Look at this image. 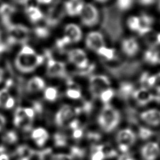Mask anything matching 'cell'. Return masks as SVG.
<instances>
[{"label":"cell","mask_w":160,"mask_h":160,"mask_svg":"<svg viewBox=\"0 0 160 160\" xmlns=\"http://www.w3.org/2000/svg\"><path fill=\"white\" fill-rule=\"evenodd\" d=\"M43 56L38 54L31 46L24 45L14 59V66L18 71L28 74L34 71L43 62Z\"/></svg>","instance_id":"1"},{"label":"cell","mask_w":160,"mask_h":160,"mask_svg":"<svg viewBox=\"0 0 160 160\" xmlns=\"http://www.w3.org/2000/svg\"><path fill=\"white\" fill-rule=\"evenodd\" d=\"M102 28L112 41H118L123 31L122 18L117 8L110 6L103 11Z\"/></svg>","instance_id":"2"},{"label":"cell","mask_w":160,"mask_h":160,"mask_svg":"<svg viewBox=\"0 0 160 160\" xmlns=\"http://www.w3.org/2000/svg\"><path fill=\"white\" fill-rule=\"evenodd\" d=\"M98 121L103 131L107 132H111L118 126L120 121V114L116 108L107 104L102 109Z\"/></svg>","instance_id":"3"},{"label":"cell","mask_w":160,"mask_h":160,"mask_svg":"<svg viewBox=\"0 0 160 160\" xmlns=\"http://www.w3.org/2000/svg\"><path fill=\"white\" fill-rule=\"evenodd\" d=\"M141 64L138 61L124 62L116 66L108 67V71L118 78H130L136 74L140 69Z\"/></svg>","instance_id":"4"},{"label":"cell","mask_w":160,"mask_h":160,"mask_svg":"<svg viewBox=\"0 0 160 160\" xmlns=\"http://www.w3.org/2000/svg\"><path fill=\"white\" fill-rule=\"evenodd\" d=\"M81 23L87 27H92L99 21V12L97 8L91 3H85L79 16Z\"/></svg>","instance_id":"5"},{"label":"cell","mask_w":160,"mask_h":160,"mask_svg":"<svg viewBox=\"0 0 160 160\" xmlns=\"http://www.w3.org/2000/svg\"><path fill=\"white\" fill-rule=\"evenodd\" d=\"M109 78L104 75H93L89 79V85L91 94L96 98H99L101 93L110 86Z\"/></svg>","instance_id":"6"},{"label":"cell","mask_w":160,"mask_h":160,"mask_svg":"<svg viewBox=\"0 0 160 160\" xmlns=\"http://www.w3.org/2000/svg\"><path fill=\"white\" fill-rule=\"evenodd\" d=\"M68 59L71 64L84 69L89 66V59L86 52L81 48H73L68 52Z\"/></svg>","instance_id":"7"},{"label":"cell","mask_w":160,"mask_h":160,"mask_svg":"<svg viewBox=\"0 0 160 160\" xmlns=\"http://www.w3.org/2000/svg\"><path fill=\"white\" fill-rule=\"evenodd\" d=\"M116 141L118 143L119 150L125 152L128 151L129 147L134 143L136 135L131 129L129 128L123 129L118 132Z\"/></svg>","instance_id":"8"},{"label":"cell","mask_w":160,"mask_h":160,"mask_svg":"<svg viewBox=\"0 0 160 160\" xmlns=\"http://www.w3.org/2000/svg\"><path fill=\"white\" fill-rule=\"evenodd\" d=\"M63 35V38L68 44H76L81 40L82 32L79 26L71 22L64 26Z\"/></svg>","instance_id":"9"},{"label":"cell","mask_w":160,"mask_h":160,"mask_svg":"<svg viewBox=\"0 0 160 160\" xmlns=\"http://www.w3.org/2000/svg\"><path fill=\"white\" fill-rule=\"evenodd\" d=\"M78 111L69 104L61 106L55 116V122L59 126H64L69 121H71Z\"/></svg>","instance_id":"10"},{"label":"cell","mask_w":160,"mask_h":160,"mask_svg":"<svg viewBox=\"0 0 160 160\" xmlns=\"http://www.w3.org/2000/svg\"><path fill=\"white\" fill-rule=\"evenodd\" d=\"M86 46L90 50L97 52L100 48L105 46L102 34L98 31L89 32L85 39Z\"/></svg>","instance_id":"11"},{"label":"cell","mask_w":160,"mask_h":160,"mask_svg":"<svg viewBox=\"0 0 160 160\" xmlns=\"http://www.w3.org/2000/svg\"><path fill=\"white\" fill-rule=\"evenodd\" d=\"M66 72L65 64L60 61L50 59L46 66L48 76L51 78H62Z\"/></svg>","instance_id":"12"},{"label":"cell","mask_w":160,"mask_h":160,"mask_svg":"<svg viewBox=\"0 0 160 160\" xmlns=\"http://www.w3.org/2000/svg\"><path fill=\"white\" fill-rule=\"evenodd\" d=\"M159 151L160 149L158 143L149 142L142 147L141 154L144 160H156L158 157Z\"/></svg>","instance_id":"13"},{"label":"cell","mask_w":160,"mask_h":160,"mask_svg":"<svg viewBox=\"0 0 160 160\" xmlns=\"http://www.w3.org/2000/svg\"><path fill=\"white\" fill-rule=\"evenodd\" d=\"M132 96L139 105H146L154 98V96L149 92V91L144 88L134 90Z\"/></svg>","instance_id":"14"},{"label":"cell","mask_w":160,"mask_h":160,"mask_svg":"<svg viewBox=\"0 0 160 160\" xmlns=\"http://www.w3.org/2000/svg\"><path fill=\"white\" fill-rule=\"evenodd\" d=\"M140 117L146 124L151 126H157L160 124V111L155 109H148L142 112Z\"/></svg>","instance_id":"15"},{"label":"cell","mask_w":160,"mask_h":160,"mask_svg":"<svg viewBox=\"0 0 160 160\" xmlns=\"http://www.w3.org/2000/svg\"><path fill=\"white\" fill-rule=\"evenodd\" d=\"M84 4L83 0H68L65 3V11L70 16H79Z\"/></svg>","instance_id":"16"},{"label":"cell","mask_w":160,"mask_h":160,"mask_svg":"<svg viewBox=\"0 0 160 160\" xmlns=\"http://www.w3.org/2000/svg\"><path fill=\"white\" fill-rule=\"evenodd\" d=\"M122 50L129 56H133L139 51V45L136 39L134 38L125 39L122 42Z\"/></svg>","instance_id":"17"},{"label":"cell","mask_w":160,"mask_h":160,"mask_svg":"<svg viewBox=\"0 0 160 160\" xmlns=\"http://www.w3.org/2000/svg\"><path fill=\"white\" fill-rule=\"evenodd\" d=\"M26 87L29 92H37L44 89L46 88V82L41 77L34 76L28 80Z\"/></svg>","instance_id":"18"},{"label":"cell","mask_w":160,"mask_h":160,"mask_svg":"<svg viewBox=\"0 0 160 160\" xmlns=\"http://www.w3.org/2000/svg\"><path fill=\"white\" fill-rule=\"evenodd\" d=\"M31 137L38 146L41 147L44 146L48 141L49 133L44 128H37L32 131Z\"/></svg>","instance_id":"19"},{"label":"cell","mask_w":160,"mask_h":160,"mask_svg":"<svg viewBox=\"0 0 160 160\" xmlns=\"http://www.w3.org/2000/svg\"><path fill=\"white\" fill-rule=\"evenodd\" d=\"M26 14L28 19L32 22H38L43 17L41 10L37 6H29L26 9Z\"/></svg>","instance_id":"20"},{"label":"cell","mask_w":160,"mask_h":160,"mask_svg":"<svg viewBox=\"0 0 160 160\" xmlns=\"http://www.w3.org/2000/svg\"><path fill=\"white\" fill-rule=\"evenodd\" d=\"M134 91V85L128 82H122L119 86L118 95L122 99H127L131 95H132Z\"/></svg>","instance_id":"21"},{"label":"cell","mask_w":160,"mask_h":160,"mask_svg":"<svg viewBox=\"0 0 160 160\" xmlns=\"http://www.w3.org/2000/svg\"><path fill=\"white\" fill-rule=\"evenodd\" d=\"M144 59L151 64H160V54L153 48L148 49L144 53Z\"/></svg>","instance_id":"22"},{"label":"cell","mask_w":160,"mask_h":160,"mask_svg":"<svg viewBox=\"0 0 160 160\" xmlns=\"http://www.w3.org/2000/svg\"><path fill=\"white\" fill-rule=\"evenodd\" d=\"M66 96L71 99L78 100L81 98V91L76 84H69L66 91Z\"/></svg>","instance_id":"23"},{"label":"cell","mask_w":160,"mask_h":160,"mask_svg":"<svg viewBox=\"0 0 160 160\" xmlns=\"http://www.w3.org/2000/svg\"><path fill=\"white\" fill-rule=\"evenodd\" d=\"M96 52L99 56H102L108 61L114 60L116 58V51L114 49L112 48H108L106 46H103L100 48Z\"/></svg>","instance_id":"24"},{"label":"cell","mask_w":160,"mask_h":160,"mask_svg":"<svg viewBox=\"0 0 160 160\" xmlns=\"http://www.w3.org/2000/svg\"><path fill=\"white\" fill-rule=\"evenodd\" d=\"M43 95L46 101L54 102L58 97V91L57 88L54 86L46 87L43 90Z\"/></svg>","instance_id":"25"},{"label":"cell","mask_w":160,"mask_h":160,"mask_svg":"<svg viewBox=\"0 0 160 160\" xmlns=\"http://www.w3.org/2000/svg\"><path fill=\"white\" fill-rule=\"evenodd\" d=\"M27 29L21 26L12 27L11 35L13 39L15 41H24L27 36Z\"/></svg>","instance_id":"26"},{"label":"cell","mask_w":160,"mask_h":160,"mask_svg":"<svg viewBox=\"0 0 160 160\" xmlns=\"http://www.w3.org/2000/svg\"><path fill=\"white\" fill-rule=\"evenodd\" d=\"M17 152L21 160H29L34 154V151L27 146H19Z\"/></svg>","instance_id":"27"},{"label":"cell","mask_w":160,"mask_h":160,"mask_svg":"<svg viewBox=\"0 0 160 160\" xmlns=\"http://www.w3.org/2000/svg\"><path fill=\"white\" fill-rule=\"evenodd\" d=\"M139 18L140 21V28L139 30L151 28V26L154 21V19L151 16L146 14H142Z\"/></svg>","instance_id":"28"},{"label":"cell","mask_w":160,"mask_h":160,"mask_svg":"<svg viewBox=\"0 0 160 160\" xmlns=\"http://www.w3.org/2000/svg\"><path fill=\"white\" fill-rule=\"evenodd\" d=\"M114 96V91L111 88H108L103 91L101 94L99 95V98H100L101 101L104 103L105 104H109V102L112 99V98Z\"/></svg>","instance_id":"29"},{"label":"cell","mask_w":160,"mask_h":160,"mask_svg":"<svg viewBox=\"0 0 160 160\" xmlns=\"http://www.w3.org/2000/svg\"><path fill=\"white\" fill-rule=\"evenodd\" d=\"M134 0H116V7L119 11H127L133 5Z\"/></svg>","instance_id":"30"},{"label":"cell","mask_w":160,"mask_h":160,"mask_svg":"<svg viewBox=\"0 0 160 160\" xmlns=\"http://www.w3.org/2000/svg\"><path fill=\"white\" fill-rule=\"evenodd\" d=\"M105 158V154L102 151V146L94 148L91 156V160H104Z\"/></svg>","instance_id":"31"},{"label":"cell","mask_w":160,"mask_h":160,"mask_svg":"<svg viewBox=\"0 0 160 160\" xmlns=\"http://www.w3.org/2000/svg\"><path fill=\"white\" fill-rule=\"evenodd\" d=\"M127 24L131 30L138 32L140 28L139 18L137 16H131L128 18Z\"/></svg>","instance_id":"32"},{"label":"cell","mask_w":160,"mask_h":160,"mask_svg":"<svg viewBox=\"0 0 160 160\" xmlns=\"http://www.w3.org/2000/svg\"><path fill=\"white\" fill-rule=\"evenodd\" d=\"M12 97L8 89L2 88L0 89V108H4L8 101Z\"/></svg>","instance_id":"33"},{"label":"cell","mask_w":160,"mask_h":160,"mask_svg":"<svg viewBox=\"0 0 160 160\" xmlns=\"http://www.w3.org/2000/svg\"><path fill=\"white\" fill-rule=\"evenodd\" d=\"M153 134V132L148 128L141 127L139 129V136L142 139H147L151 138Z\"/></svg>","instance_id":"34"},{"label":"cell","mask_w":160,"mask_h":160,"mask_svg":"<svg viewBox=\"0 0 160 160\" xmlns=\"http://www.w3.org/2000/svg\"><path fill=\"white\" fill-rule=\"evenodd\" d=\"M4 139L8 143H14L18 140V136L14 131H9L4 136Z\"/></svg>","instance_id":"35"},{"label":"cell","mask_w":160,"mask_h":160,"mask_svg":"<svg viewBox=\"0 0 160 160\" xmlns=\"http://www.w3.org/2000/svg\"><path fill=\"white\" fill-rule=\"evenodd\" d=\"M54 142L56 146H58V147L65 146L67 143L66 138L62 134H57L54 136Z\"/></svg>","instance_id":"36"},{"label":"cell","mask_w":160,"mask_h":160,"mask_svg":"<svg viewBox=\"0 0 160 160\" xmlns=\"http://www.w3.org/2000/svg\"><path fill=\"white\" fill-rule=\"evenodd\" d=\"M52 160H72V156L67 154H56L52 156Z\"/></svg>","instance_id":"37"},{"label":"cell","mask_w":160,"mask_h":160,"mask_svg":"<svg viewBox=\"0 0 160 160\" xmlns=\"http://www.w3.org/2000/svg\"><path fill=\"white\" fill-rule=\"evenodd\" d=\"M159 93H160V72L154 75V82L152 87Z\"/></svg>","instance_id":"38"},{"label":"cell","mask_w":160,"mask_h":160,"mask_svg":"<svg viewBox=\"0 0 160 160\" xmlns=\"http://www.w3.org/2000/svg\"><path fill=\"white\" fill-rule=\"evenodd\" d=\"M26 116L28 119L32 120L35 116V111L32 108H24Z\"/></svg>","instance_id":"39"},{"label":"cell","mask_w":160,"mask_h":160,"mask_svg":"<svg viewBox=\"0 0 160 160\" xmlns=\"http://www.w3.org/2000/svg\"><path fill=\"white\" fill-rule=\"evenodd\" d=\"M83 136V131L81 128H77L73 130L72 137L76 139H80Z\"/></svg>","instance_id":"40"},{"label":"cell","mask_w":160,"mask_h":160,"mask_svg":"<svg viewBox=\"0 0 160 160\" xmlns=\"http://www.w3.org/2000/svg\"><path fill=\"white\" fill-rule=\"evenodd\" d=\"M71 156H81L83 155V151L80 149L76 147H72L71 149Z\"/></svg>","instance_id":"41"},{"label":"cell","mask_w":160,"mask_h":160,"mask_svg":"<svg viewBox=\"0 0 160 160\" xmlns=\"http://www.w3.org/2000/svg\"><path fill=\"white\" fill-rule=\"evenodd\" d=\"M14 104H15V99H14V98L12 96V97L8 101V102H7L6 104H5L4 108L7 109H12V108L14 107Z\"/></svg>","instance_id":"42"},{"label":"cell","mask_w":160,"mask_h":160,"mask_svg":"<svg viewBox=\"0 0 160 160\" xmlns=\"http://www.w3.org/2000/svg\"><path fill=\"white\" fill-rule=\"evenodd\" d=\"M156 0H138L139 2L142 6H149L153 4Z\"/></svg>","instance_id":"43"},{"label":"cell","mask_w":160,"mask_h":160,"mask_svg":"<svg viewBox=\"0 0 160 160\" xmlns=\"http://www.w3.org/2000/svg\"><path fill=\"white\" fill-rule=\"evenodd\" d=\"M69 127L72 129H75L79 128V122L77 120H72L70 122H69Z\"/></svg>","instance_id":"44"},{"label":"cell","mask_w":160,"mask_h":160,"mask_svg":"<svg viewBox=\"0 0 160 160\" xmlns=\"http://www.w3.org/2000/svg\"><path fill=\"white\" fill-rule=\"evenodd\" d=\"M38 4L42 5H49L54 0H35Z\"/></svg>","instance_id":"45"},{"label":"cell","mask_w":160,"mask_h":160,"mask_svg":"<svg viewBox=\"0 0 160 160\" xmlns=\"http://www.w3.org/2000/svg\"><path fill=\"white\" fill-rule=\"evenodd\" d=\"M6 123V118L4 116V115L0 113V126L2 128L5 126Z\"/></svg>","instance_id":"46"},{"label":"cell","mask_w":160,"mask_h":160,"mask_svg":"<svg viewBox=\"0 0 160 160\" xmlns=\"http://www.w3.org/2000/svg\"><path fill=\"white\" fill-rule=\"evenodd\" d=\"M13 1L21 5H26L30 1V0H13Z\"/></svg>","instance_id":"47"},{"label":"cell","mask_w":160,"mask_h":160,"mask_svg":"<svg viewBox=\"0 0 160 160\" xmlns=\"http://www.w3.org/2000/svg\"><path fill=\"white\" fill-rule=\"evenodd\" d=\"M88 136H89V138L91 140H96L98 139L99 135H98L97 134H94V133H90Z\"/></svg>","instance_id":"48"},{"label":"cell","mask_w":160,"mask_h":160,"mask_svg":"<svg viewBox=\"0 0 160 160\" xmlns=\"http://www.w3.org/2000/svg\"><path fill=\"white\" fill-rule=\"evenodd\" d=\"M4 70L2 68V67L0 66V84L2 82V81L4 79Z\"/></svg>","instance_id":"49"},{"label":"cell","mask_w":160,"mask_h":160,"mask_svg":"<svg viewBox=\"0 0 160 160\" xmlns=\"http://www.w3.org/2000/svg\"><path fill=\"white\" fill-rule=\"evenodd\" d=\"M0 160H9V156L4 153L0 154Z\"/></svg>","instance_id":"50"},{"label":"cell","mask_w":160,"mask_h":160,"mask_svg":"<svg viewBox=\"0 0 160 160\" xmlns=\"http://www.w3.org/2000/svg\"><path fill=\"white\" fill-rule=\"evenodd\" d=\"M124 160H136V159H133V158H132L131 157H127Z\"/></svg>","instance_id":"51"},{"label":"cell","mask_w":160,"mask_h":160,"mask_svg":"<svg viewBox=\"0 0 160 160\" xmlns=\"http://www.w3.org/2000/svg\"><path fill=\"white\" fill-rule=\"evenodd\" d=\"M97 2H104L106 1H107L108 0H96Z\"/></svg>","instance_id":"52"},{"label":"cell","mask_w":160,"mask_h":160,"mask_svg":"<svg viewBox=\"0 0 160 160\" xmlns=\"http://www.w3.org/2000/svg\"><path fill=\"white\" fill-rule=\"evenodd\" d=\"M158 8L160 10V0L159 1V3H158Z\"/></svg>","instance_id":"53"},{"label":"cell","mask_w":160,"mask_h":160,"mask_svg":"<svg viewBox=\"0 0 160 160\" xmlns=\"http://www.w3.org/2000/svg\"><path fill=\"white\" fill-rule=\"evenodd\" d=\"M1 129H2V128H1V126H0V131H1Z\"/></svg>","instance_id":"54"}]
</instances>
